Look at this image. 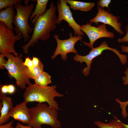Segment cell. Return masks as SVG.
<instances>
[{
	"label": "cell",
	"instance_id": "obj_11",
	"mask_svg": "<svg viewBox=\"0 0 128 128\" xmlns=\"http://www.w3.org/2000/svg\"><path fill=\"white\" fill-rule=\"evenodd\" d=\"M97 9L96 16L89 20V23H94L97 25L99 22L108 24L113 27L119 34H123L121 28V23L119 21V18L117 16L114 15L103 8L98 7Z\"/></svg>",
	"mask_w": 128,
	"mask_h": 128
},
{
	"label": "cell",
	"instance_id": "obj_22",
	"mask_svg": "<svg viewBox=\"0 0 128 128\" xmlns=\"http://www.w3.org/2000/svg\"><path fill=\"white\" fill-rule=\"evenodd\" d=\"M111 2V0H100L98 1L97 6L101 8L106 7L109 9V5Z\"/></svg>",
	"mask_w": 128,
	"mask_h": 128
},
{
	"label": "cell",
	"instance_id": "obj_12",
	"mask_svg": "<svg viewBox=\"0 0 128 128\" xmlns=\"http://www.w3.org/2000/svg\"><path fill=\"white\" fill-rule=\"evenodd\" d=\"M24 101L13 107L9 113L10 117L23 124L29 125L30 123V108Z\"/></svg>",
	"mask_w": 128,
	"mask_h": 128
},
{
	"label": "cell",
	"instance_id": "obj_21",
	"mask_svg": "<svg viewBox=\"0 0 128 128\" xmlns=\"http://www.w3.org/2000/svg\"><path fill=\"white\" fill-rule=\"evenodd\" d=\"M23 2L22 0H0V10L6 9L17 3H21Z\"/></svg>",
	"mask_w": 128,
	"mask_h": 128
},
{
	"label": "cell",
	"instance_id": "obj_33",
	"mask_svg": "<svg viewBox=\"0 0 128 128\" xmlns=\"http://www.w3.org/2000/svg\"><path fill=\"white\" fill-rule=\"evenodd\" d=\"M124 128H128V124H126L123 123Z\"/></svg>",
	"mask_w": 128,
	"mask_h": 128
},
{
	"label": "cell",
	"instance_id": "obj_13",
	"mask_svg": "<svg viewBox=\"0 0 128 128\" xmlns=\"http://www.w3.org/2000/svg\"><path fill=\"white\" fill-rule=\"evenodd\" d=\"M13 105L11 98L0 92V125L9 121V113Z\"/></svg>",
	"mask_w": 128,
	"mask_h": 128
},
{
	"label": "cell",
	"instance_id": "obj_1",
	"mask_svg": "<svg viewBox=\"0 0 128 128\" xmlns=\"http://www.w3.org/2000/svg\"><path fill=\"white\" fill-rule=\"evenodd\" d=\"M56 9L55 4L51 1L49 9L43 15L39 17L33 24L32 37L28 43L22 47L24 53L28 54L29 47L33 46L39 40L44 41L50 37L51 32L56 28Z\"/></svg>",
	"mask_w": 128,
	"mask_h": 128
},
{
	"label": "cell",
	"instance_id": "obj_31",
	"mask_svg": "<svg viewBox=\"0 0 128 128\" xmlns=\"http://www.w3.org/2000/svg\"><path fill=\"white\" fill-rule=\"evenodd\" d=\"M121 51L123 52L128 53V46H121Z\"/></svg>",
	"mask_w": 128,
	"mask_h": 128
},
{
	"label": "cell",
	"instance_id": "obj_9",
	"mask_svg": "<svg viewBox=\"0 0 128 128\" xmlns=\"http://www.w3.org/2000/svg\"><path fill=\"white\" fill-rule=\"evenodd\" d=\"M54 37L57 42L56 49L51 58L53 59L57 55H60L62 59L66 60L67 58V54L70 52L77 54V51L74 48L76 43L82 38V36L74 35L73 36L72 33L69 34V38L67 39L61 40L59 38L58 35L54 34Z\"/></svg>",
	"mask_w": 128,
	"mask_h": 128
},
{
	"label": "cell",
	"instance_id": "obj_10",
	"mask_svg": "<svg viewBox=\"0 0 128 128\" xmlns=\"http://www.w3.org/2000/svg\"><path fill=\"white\" fill-rule=\"evenodd\" d=\"M57 4L58 15L57 24H60L62 20H64L68 23L70 27L73 28L74 31V35L83 36L84 33L81 30V25L77 23L74 20L70 9V7L68 5L65 0H58Z\"/></svg>",
	"mask_w": 128,
	"mask_h": 128
},
{
	"label": "cell",
	"instance_id": "obj_2",
	"mask_svg": "<svg viewBox=\"0 0 128 128\" xmlns=\"http://www.w3.org/2000/svg\"><path fill=\"white\" fill-rule=\"evenodd\" d=\"M56 88L55 85L41 86L31 83L25 89L23 95L24 101L27 103L34 102H46L51 108L58 110V104L54 98L62 97L64 95L58 92Z\"/></svg>",
	"mask_w": 128,
	"mask_h": 128
},
{
	"label": "cell",
	"instance_id": "obj_24",
	"mask_svg": "<svg viewBox=\"0 0 128 128\" xmlns=\"http://www.w3.org/2000/svg\"><path fill=\"white\" fill-rule=\"evenodd\" d=\"M7 53L0 54V69H5V65L7 62L4 59L5 57H6Z\"/></svg>",
	"mask_w": 128,
	"mask_h": 128
},
{
	"label": "cell",
	"instance_id": "obj_34",
	"mask_svg": "<svg viewBox=\"0 0 128 128\" xmlns=\"http://www.w3.org/2000/svg\"><path fill=\"white\" fill-rule=\"evenodd\" d=\"M10 128H14V127H13L12 126Z\"/></svg>",
	"mask_w": 128,
	"mask_h": 128
},
{
	"label": "cell",
	"instance_id": "obj_8",
	"mask_svg": "<svg viewBox=\"0 0 128 128\" xmlns=\"http://www.w3.org/2000/svg\"><path fill=\"white\" fill-rule=\"evenodd\" d=\"M91 23L87 22L86 24L81 25V30L88 36L89 43L83 42V44L91 49L93 47L94 42L97 40L102 38H114V34L113 32L108 31L106 24L102 23L97 27L91 25Z\"/></svg>",
	"mask_w": 128,
	"mask_h": 128
},
{
	"label": "cell",
	"instance_id": "obj_26",
	"mask_svg": "<svg viewBox=\"0 0 128 128\" xmlns=\"http://www.w3.org/2000/svg\"><path fill=\"white\" fill-rule=\"evenodd\" d=\"M0 92L5 94L8 93V85H2L0 84Z\"/></svg>",
	"mask_w": 128,
	"mask_h": 128
},
{
	"label": "cell",
	"instance_id": "obj_7",
	"mask_svg": "<svg viewBox=\"0 0 128 128\" xmlns=\"http://www.w3.org/2000/svg\"><path fill=\"white\" fill-rule=\"evenodd\" d=\"M23 36L20 34L15 35L13 30L8 29L4 23L0 22V52L11 53L15 57L19 54L14 49V44L16 42L19 40Z\"/></svg>",
	"mask_w": 128,
	"mask_h": 128
},
{
	"label": "cell",
	"instance_id": "obj_30",
	"mask_svg": "<svg viewBox=\"0 0 128 128\" xmlns=\"http://www.w3.org/2000/svg\"><path fill=\"white\" fill-rule=\"evenodd\" d=\"M15 128H33L32 127L28 125H23L19 122H18L16 124Z\"/></svg>",
	"mask_w": 128,
	"mask_h": 128
},
{
	"label": "cell",
	"instance_id": "obj_18",
	"mask_svg": "<svg viewBox=\"0 0 128 128\" xmlns=\"http://www.w3.org/2000/svg\"><path fill=\"white\" fill-rule=\"evenodd\" d=\"M35 84L41 86H48L51 83V76L48 73L43 71L34 80Z\"/></svg>",
	"mask_w": 128,
	"mask_h": 128
},
{
	"label": "cell",
	"instance_id": "obj_19",
	"mask_svg": "<svg viewBox=\"0 0 128 128\" xmlns=\"http://www.w3.org/2000/svg\"><path fill=\"white\" fill-rule=\"evenodd\" d=\"M125 76H123L122 78L123 82V83L125 85L128 84V68H127L125 71L124 72ZM116 102L120 105V107L122 109V114L124 118H125L128 115L126 111V107L128 105V100L125 102H122L118 98L115 99Z\"/></svg>",
	"mask_w": 128,
	"mask_h": 128
},
{
	"label": "cell",
	"instance_id": "obj_27",
	"mask_svg": "<svg viewBox=\"0 0 128 128\" xmlns=\"http://www.w3.org/2000/svg\"><path fill=\"white\" fill-rule=\"evenodd\" d=\"M8 85V93L12 94L14 93L15 91V87L13 84H10Z\"/></svg>",
	"mask_w": 128,
	"mask_h": 128
},
{
	"label": "cell",
	"instance_id": "obj_23",
	"mask_svg": "<svg viewBox=\"0 0 128 128\" xmlns=\"http://www.w3.org/2000/svg\"><path fill=\"white\" fill-rule=\"evenodd\" d=\"M23 64L30 70H32L34 67L32 59L29 57L25 58Z\"/></svg>",
	"mask_w": 128,
	"mask_h": 128
},
{
	"label": "cell",
	"instance_id": "obj_16",
	"mask_svg": "<svg viewBox=\"0 0 128 128\" xmlns=\"http://www.w3.org/2000/svg\"><path fill=\"white\" fill-rule=\"evenodd\" d=\"M70 5V7L74 10H79L84 12L89 11L95 5L94 2H86L72 0H65Z\"/></svg>",
	"mask_w": 128,
	"mask_h": 128
},
{
	"label": "cell",
	"instance_id": "obj_15",
	"mask_svg": "<svg viewBox=\"0 0 128 128\" xmlns=\"http://www.w3.org/2000/svg\"><path fill=\"white\" fill-rule=\"evenodd\" d=\"M32 1H36L37 4L35 9L31 14L30 17V22L33 24L38 17L43 15L46 12V7L48 0H33Z\"/></svg>",
	"mask_w": 128,
	"mask_h": 128
},
{
	"label": "cell",
	"instance_id": "obj_25",
	"mask_svg": "<svg viewBox=\"0 0 128 128\" xmlns=\"http://www.w3.org/2000/svg\"><path fill=\"white\" fill-rule=\"evenodd\" d=\"M125 32L126 34L123 37L119 38L118 39L117 41L118 43H128V23L126 27Z\"/></svg>",
	"mask_w": 128,
	"mask_h": 128
},
{
	"label": "cell",
	"instance_id": "obj_3",
	"mask_svg": "<svg viewBox=\"0 0 128 128\" xmlns=\"http://www.w3.org/2000/svg\"><path fill=\"white\" fill-rule=\"evenodd\" d=\"M30 123L29 126L33 128H42L45 124L53 128H59L61 123L58 120L57 110L45 104L38 103L30 108Z\"/></svg>",
	"mask_w": 128,
	"mask_h": 128
},
{
	"label": "cell",
	"instance_id": "obj_5",
	"mask_svg": "<svg viewBox=\"0 0 128 128\" xmlns=\"http://www.w3.org/2000/svg\"><path fill=\"white\" fill-rule=\"evenodd\" d=\"M14 5L16 11L13 21L15 26L14 30L16 33L23 36L24 41L25 42L30 38L29 33L33 31V28L29 24L28 19L32 13L35 5L31 3L28 5L23 6L21 3H17Z\"/></svg>",
	"mask_w": 128,
	"mask_h": 128
},
{
	"label": "cell",
	"instance_id": "obj_6",
	"mask_svg": "<svg viewBox=\"0 0 128 128\" xmlns=\"http://www.w3.org/2000/svg\"><path fill=\"white\" fill-rule=\"evenodd\" d=\"M111 50L116 54L119 58L122 64H126L127 61L126 55L121 54L119 51L116 48H113L109 47L106 42L104 41L99 46L91 49L89 54L85 56H82L77 54L74 56L73 59L75 61L79 62L80 63L85 62L87 67H84L82 70V72L85 76H87L89 74L91 69L92 60L95 58L100 55L105 50Z\"/></svg>",
	"mask_w": 128,
	"mask_h": 128
},
{
	"label": "cell",
	"instance_id": "obj_29",
	"mask_svg": "<svg viewBox=\"0 0 128 128\" xmlns=\"http://www.w3.org/2000/svg\"><path fill=\"white\" fill-rule=\"evenodd\" d=\"M32 60L34 66H38L40 61L38 58L35 57L34 56H33Z\"/></svg>",
	"mask_w": 128,
	"mask_h": 128
},
{
	"label": "cell",
	"instance_id": "obj_32",
	"mask_svg": "<svg viewBox=\"0 0 128 128\" xmlns=\"http://www.w3.org/2000/svg\"><path fill=\"white\" fill-rule=\"evenodd\" d=\"M29 0H24V3L25 4V6L28 5L29 1Z\"/></svg>",
	"mask_w": 128,
	"mask_h": 128
},
{
	"label": "cell",
	"instance_id": "obj_4",
	"mask_svg": "<svg viewBox=\"0 0 128 128\" xmlns=\"http://www.w3.org/2000/svg\"><path fill=\"white\" fill-rule=\"evenodd\" d=\"M6 57L8 60L5 68L9 77L14 78L17 86L21 89H25L26 85L31 83L27 73V68L23 64V55L15 57L11 53L7 54Z\"/></svg>",
	"mask_w": 128,
	"mask_h": 128
},
{
	"label": "cell",
	"instance_id": "obj_17",
	"mask_svg": "<svg viewBox=\"0 0 128 128\" xmlns=\"http://www.w3.org/2000/svg\"><path fill=\"white\" fill-rule=\"evenodd\" d=\"M113 119L108 123H105L99 121H94V123L99 128H124L123 123L117 117L114 116Z\"/></svg>",
	"mask_w": 128,
	"mask_h": 128
},
{
	"label": "cell",
	"instance_id": "obj_28",
	"mask_svg": "<svg viewBox=\"0 0 128 128\" xmlns=\"http://www.w3.org/2000/svg\"><path fill=\"white\" fill-rule=\"evenodd\" d=\"M14 122L13 120L5 124L0 125V128H10Z\"/></svg>",
	"mask_w": 128,
	"mask_h": 128
},
{
	"label": "cell",
	"instance_id": "obj_14",
	"mask_svg": "<svg viewBox=\"0 0 128 128\" xmlns=\"http://www.w3.org/2000/svg\"><path fill=\"white\" fill-rule=\"evenodd\" d=\"M14 8L12 5L0 12V22L5 23L8 28L12 30L14 29V27L13 26V19L15 14Z\"/></svg>",
	"mask_w": 128,
	"mask_h": 128
},
{
	"label": "cell",
	"instance_id": "obj_20",
	"mask_svg": "<svg viewBox=\"0 0 128 128\" xmlns=\"http://www.w3.org/2000/svg\"><path fill=\"white\" fill-rule=\"evenodd\" d=\"M43 65L40 61L39 65L37 66H34L32 70H30L27 68V74L30 79L34 80L43 71Z\"/></svg>",
	"mask_w": 128,
	"mask_h": 128
}]
</instances>
